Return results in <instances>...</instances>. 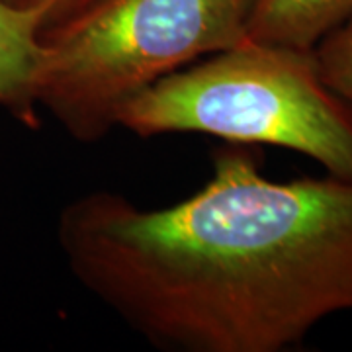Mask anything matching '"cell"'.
Wrapping results in <instances>:
<instances>
[{"label":"cell","instance_id":"6da1fadb","mask_svg":"<svg viewBox=\"0 0 352 352\" xmlns=\"http://www.w3.org/2000/svg\"><path fill=\"white\" fill-rule=\"evenodd\" d=\"M57 239L73 276L166 351L280 352L352 311L351 180H268L237 143L163 210L108 190L76 198Z\"/></svg>","mask_w":352,"mask_h":352},{"label":"cell","instance_id":"7a4b0ae2","mask_svg":"<svg viewBox=\"0 0 352 352\" xmlns=\"http://www.w3.org/2000/svg\"><path fill=\"white\" fill-rule=\"evenodd\" d=\"M139 138L208 133L276 145L352 182V104L323 82L314 50L247 39L141 90L118 116Z\"/></svg>","mask_w":352,"mask_h":352},{"label":"cell","instance_id":"3957f363","mask_svg":"<svg viewBox=\"0 0 352 352\" xmlns=\"http://www.w3.org/2000/svg\"><path fill=\"white\" fill-rule=\"evenodd\" d=\"M252 0H96L43 32L36 98L80 143L163 76L247 41Z\"/></svg>","mask_w":352,"mask_h":352},{"label":"cell","instance_id":"277c9868","mask_svg":"<svg viewBox=\"0 0 352 352\" xmlns=\"http://www.w3.org/2000/svg\"><path fill=\"white\" fill-rule=\"evenodd\" d=\"M41 16L0 0V108L10 112L24 126L38 127Z\"/></svg>","mask_w":352,"mask_h":352},{"label":"cell","instance_id":"5b68a950","mask_svg":"<svg viewBox=\"0 0 352 352\" xmlns=\"http://www.w3.org/2000/svg\"><path fill=\"white\" fill-rule=\"evenodd\" d=\"M352 18V0H252L247 38L311 51Z\"/></svg>","mask_w":352,"mask_h":352},{"label":"cell","instance_id":"8992f818","mask_svg":"<svg viewBox=\"0 0 352 352\" xmlns=\"http://www.w3.org/2000/svg\"><path fill=\"white\" fill-rule=\"evenodd\" d=\"M323 82L352 104V18L314 47Z\"/></svg>","mask_w":352,"mask_h":352},{"label":"cell","instance_id":"52a82bcc","mask_svg":"<svg viewBox=\"0 0 352 352\" xmlns=\"http://www.w3.org/2000/svg\"><path fill=\"white\" fill-rule=\"evenodd\" d=\"M8 2H12L20 8L36 10L41 16V34H43L51 28L71 20L73 16L82 12L96 0H8Z\"/></svg>","mask_w":352,"mask_h":352}]
</instances>
